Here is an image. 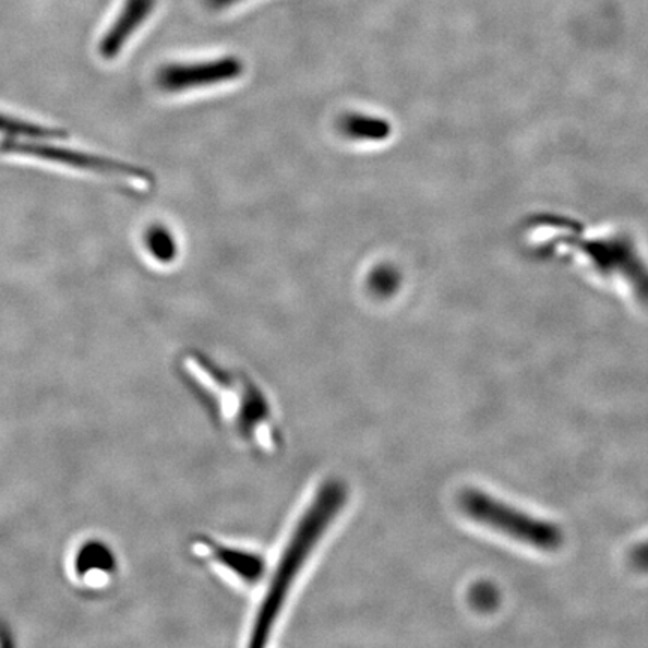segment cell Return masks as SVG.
Returning <instances> with one entry per match:
<instances>
[{"label": "cell", "instance_id": "cell-12", "mask_svg": "<svg viewBox=\"0 0 648 648\" xmlns=\"http://www.w3.org/2000/svg\"><path fill=\"white\" fill-rule=\"evenodd\" d=\"M111 567H113V557H111L110 551L99 543L84 548L80 554L79 569L82 572L110 571Z\"/></svg>", "mask_w": 648, "mask_h": 648}, {"label": "cell", "instance_id": "cell-1", "mask_svg": "<svg viewBox=\"0 0 648 648\" xmlns=\"http://www.w3.org/2000/svg\"><path fill=\"white\" fill-rule=\"evenodd\" d=\"M344 499H346V491L339 483L324 485L296 524L295 531L284 548L281 559L276 564L263 605L255 619L254 631L251 632V638L254 641L251 644H263V639L269 635L275 620L281 614L284 602L299 572L305 566L312 551L317 548L320 539L331 527L335 515L341 511Z\"/></svg>", "mask_w": 648, "mask_h": 648}, {"label": "cell", "instance_id": "cell-7", "mask_svg": "<svg viewBox=\"0 0 648 648\" xmlns=\"http://www.w3.org/2000/svg\"><path fill=\"white\" fill-rule=\"evenodd\" d=\"M202 555H206L214 566H218L224 574L233 578L240 584H254L260 578L263 571V564L257 555L243 550H231L227 547H207L202 543Z\"/></svg>", "mask_w": 648, "mask_h": 648}, {"label": "cell", "instance_id": "cell-15", "mask_svg": "<svg viewBox=\"0 0 648 648\" xmlns=\"http://www.w3.org/2000/svg\"><path fill=\"white\" fill-rule=\"evenodd\" d=\"M206 3L207 8L215 11L226 10V8H231L238 5V3L243 2V0H203Z\"/></svg>", "mask_w": 648, "mask_h": 648}, {"label": "cell", "instance_id": "cell-11", "mask_svg": "<svg viewBox=\"0 0 648 648\" xmlns=\"http://www.w3.org/2000/svg\"><path fill=\"white\" fill-rule=\"evenodd\" d=\"M468 602L479 612H491L499 607L500 590L490 581H478L468 591Z\"/></svg>", "mask_w": 648, "mask_h": 648}, {"label": "cell", "instance_id": "cell-6", "mask_svg": "<svg viewBox=\"0 0 648 648\" xmlns=\"http://www.w3.org/2000/svg\"><path fill=\"white\" fill-rule=\"evenodd\" d=\"M155 7L156 0H125L118 17L99 43V55L107 60L119 56L135 32L151 17Z\"/></svg>", "mask_w": 648, "mask_h": 648}, {"label": "cell", "instance_id": "cell-3", "mask_svg": "<svg viewBox=\"0 0 648 648\" xmlns=\"http://www.w3.org/2000/svg\"><path fill=\"white\" fill-rule=\"evenodd\" d=\"M195 370L190 372L200 383V386L207 387L211 392H216L218 398L216 403L219 406V413L228 419L227 422L233 423L240 434L247 439L255 440L259 446H272L271 415L267 410V404L262 395L259 394L250 383L240 382L239 379L226 375L221 371L203 362V359H194Z\"/></svg>", "mask_w": 648, "mask_h": 648}, {"label": "cell", "instance_id": "cell-8", "mask_svg": "<svg viewBox=\"0 0 648 648\" xmlns=\"http://www.w3.org/2000/svg\"><path fill=\"white\" fill-rule=\"evenodd\" d=\"M339 130L346 137L362 142H383L389 137L391 123L375 116L351 113L343 116Z\"/></svg>", "mask_w": 648, "mask_h": 648}, {"label": "cell", "instance_id": "cell-14", "mask_svg": "<svg viewBox=\"0 0 648 648\" xmlns=\"http://www.w3.org/2000/svg\"><path fill=\"white\" fill-rule=\"evenodd\" d=\"M627 562H629L632 569L639 572V574H648V539L631 548Z\"/></svg>", "mask_w": 648, "mask_h": 648}, {"label": "cell", "instance_id": "cell-9", "mask_svg": "<svg viewBox=\"0 0 648 648\" xmlns=\"http://www.w3.org/2000/svg\"><path fill=\"white\" fill-rule=\"evenodd\" d=\"M144 242H146L152 257L158 260L159 263H171L178 257V242H176L173 233L161 224H156L147 230Z\"/></svg>", "mask_w": 648, "mask_h": 648}, {"label": "cell", "instance_id": "cell-5", "mask_svg": "<svg viewBox=\"0 0 648 648\" xmlns=\"http://www.w3.org/2000/svg\"><path fill=\"white\" fill-rule=\"evenodd\" d=\"M245 71L242 59L236 56L202 60L192 63H170L158 72V86L170 94L203 89L233 82Z\"/></svg>", "mask_w": 648, "mask_h": 648}, {"label": "cell", "instance_id": "cell-4", "mask_svg": "<svg viewBox=\"0 0 648 648\" xmlns=\"http://www.w3.org/2000/svg\"><path fill=\"white\" fill-rule=\"evenodd\" d=\"M2 154L31 156V158L43 159L62 164L79 170L92 171V173L123 176V178L137 179L142 183H152V175L144 168L131 166V164L115 161V159L103 158V156L86 154V152L65 149V147L50 146V144L19 142V140L5 139L0 143Z\"/></svg>", "mask_w": 648, "mask_h": 648}, {"label": "cell", "instance_id": "cell-10", "mask_svg": "<svg viewBox=\"0 0 648 648\" xmlns=\"http://www.w3.org/2000/svg\"><path fill=\"white\" fill-rule=\"evenodd\" d=\"M0 132L15 137L27 139H65L63 131L51 130L35 123L23 122V120L10 118V116L0 115Z\"/></svg>", "mask_w": 648, "mask_h": 648}, {"label": "cell", "instance_id": "cell-2", "mask_svg": "<svg viewBox=\"0 0 648 648\" xmlns=\"http://www.w3.org/2000/svg\"><path fill=\"white\" fill-rule=\"evenodd\" d=\"M458 506L468 518L524 545L542 551H555L563 547L564 533L559 524L516 509L485 491L464 488L458 495Z\"/></svg>", "mask_w": 648, "mask_h": 648}, {"label": "cell", "instance_id": "cell-13", "mask_svg": "<svg viewBox=\"0 0 648 648\" xmlns=\"http://www.w3.org/2000/svg\"><path fill=\"white\" fill-rule=\"evenodd\" d=\"M368 286H370L372 293L382 296H391L398 287V276L391 267H379L372 272L370 279H368Z\"/></svg>", "mask_w": 648, "mask_h": 648}]
</instances>
